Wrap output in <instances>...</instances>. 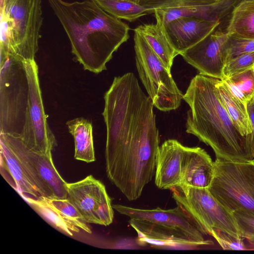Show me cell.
<instances>
[{"mask_svg": "<svg viewBox=\"0 0 254 254\" xmlns=\"http://www.w3.org/2000/svg\"><path fill=\"white\" fill-rule=\"evenodd\" d=\"M227 63L240 55L254 52V38H241L230 35L226 43Z\"/></svg>", "mask_w": 254, "mask_h": 254, "instance_id": "cell-26", "label": "cell"}, {"mask_svg": "<svg viewBox=\"0 0 254 254\" xmlns=\"http://www.w3.org/2000/svg\"><path fill=\"white\" fill-rule=\"evenodd\" d=\"M170 190L177 205L181 206L207 235H210L213 229H217L241 237L234 213L219 202L208 188L180 185Z\"/></svg>", "mask_w": 254, "mask_h": 254, "instance_id": "cell-9", "label": "cell"}, {"mask_svg": "<svg viewBox=\"0 0 254 254\" xmlns=\"http://www.w3.org/2000/svg\"><path fill=\"white\" fill-rule=\"evenodd\" d=\"M29 86L28 102L25 123L19 137L30 150L51 155L56 145L55 135L48 122L42 100L38 67L35 60L23 61Z\"/></svg>", "mask_w": 254, "mask_h": 254, "instance_id": "cell-10", "label": "cell"}, {"mask_svg": "<svg viewBox=\"0 0 254 254\" xmlns=\"http://www.w3.org/2000/svg\"><path fill=\"white\" fill-rule=\"evenodd\" d=\"M185 146L170 139L159 146L156 158L155 184L161 190L181 185V165Z\"/></svg>", "mask_w": 254, "mask_h": 254, "instance_id": "cell-17", "label": "cell"}, {"mask_svg": "<svg viewBox=\"0 0 254 254\" xmlns=\"http://www.w3.org/2000/svg\"></svg>", "mask_w": 254, "mask_h": 254, "instance_id": "cell-32", "label": "cell"}, {"mask_svg": "<svg viewBox=\"0 0 254 254\" xmlns=\"http://www.w3.org/2000/svg\"><path fill=\"white\" fill-rule=\"evenodd\" d=\"M24 146L26 154L44 185L47 196L67 198V183L62 178L55 166L52 154L37 153Z\"/></svg>", "mask_w": 254, "mask_h": 254, "instance_id": "cell-19", "label": "cell"}, {"mask_svg": "<svg viewBox=\"0 0 254 254\" xmlns=\"http://www.w3.org/2000/svg\"><path fill=\"white\" fill-rule=\"evenodd\" d=\"M230 34L217 28L181 55L200 74L222 80L227 63L226 46Z\"/></svg>", "mask_w": 254, "mask_h": 254, "instance_id": "cell-14", "label": "cell"}, {"mask_svg": "<svg viewBox=\"0 0 254 254\" xmlns=\"http://www.w3.org/2000/svg\"><path fill=\"white\" fill-rule=\"evenodd\" d=\"M213 171L214 162L205 150L199 147L185 146L181 165V185L208 188Z\"/></svg>", "mask_w": 254, "mask_h": 254, "instance_id": "cell-18", "label": "cell"}, {"mask_svg": "<svg viewBox=\"0 0 254 254\" xmlns=\"http://www.w3.org/2000/svg\"><path fill=\"white\" fill-rule=\"evenodd\" d=\"M112 206L129 218L128 222L137 233V242L140 245L195 249L213 244L205 239V231L179 205L169 209H140L119 204Z\"/></svg>", "mask_w": 254, "mask_h": 254, "instance_id": "cell-4", "label": "cell"}, {"mask_svg": "<svg viewBox=\"0 0 254 254\" xmlns=\"http://www.w3.org/2000/svg\"><path fill=\"white\" fill-rule=\"evenodd\" d=\"M67 198L86 223L105 226L114 219L111 200L105 186L90 175L74 183H66Z\"/></svg>", "mask_w": 254, "mask_h": 254, "instance_id": "cell-12", "label": "cell"}, {"mask_svg": "<svg viewBox=\"0 0 254 254\" xmlns=\"http://www.w3.org/2000/svg\"><path fill=\"white\" fill-rule=\"evenodd\" d=\"M134 31L135 63L140 79L154 106L166 112L177 109L183 96L171 71L151 49L144 39Z\"/></svg>", "mask_w": 254, "mask_h": 254, "instance_id": "cell-8", "label": "cell"}, {"mask_svg": "<svg viewBox=\"0 0 254 254\" xmlns=\"http://www.w3.org/2000/svg\"><path fill=\"white\" fill-rule=\"evenodd\" d=\"M42 0H1V18L9 36L8 54L35 60L43 17Z\"/></svg>", "mask_w": 254, "mask_h": 254, "instance_id": "cell-6", "label": "cell"}, {"mask_svg": "<svg viewBox=\"0 0 254 254\" xmlns=\"http://www.w3.org/2000/svg\"><path fill=\"white\" fill-rule=\"evenodd\" d=\"M220 24L219 21L188 16L174 19L162 28L175 51L181 55L213 32Z\"/></svg>", "mask_w": 254, "mask_h": 254, "instance_id": "cell-16", "label": "cell"}, {"mask_svg": "<svg viewBox=\"0 0 254 254\" xmlns=\"http://www.w3.org/2000/svg\"><path fill=\"white\" fill-rule=\"evenodd\" d=\"M226 32L238 37L254 38V0H241L235 5Z\"/></svg>", "mask_w": 254, "mask_h": 254, "instance_id": "cell-22", "label": "cell"}, {"mask_svg": "<svg viewBox=\"0 0 254 254\" xmlns=\"http://www.w3.org/2000/svg\"><path fill=\"white\" fill-rule=\"evenodd\" d=\"M218 79L199 73L191 80L183 96L190 107L186 131L210 146L217 159L251 160L249 135H243L230 117L219 97Z\"/></svg>", "mask_w": 254, "mask_h": 254, "instance_id": "cell-3", "label": "cell"}, {"mask_svg": "<svg viewBox=\"0 0 254 254\" xmlns=\"http://www.w3.org/2000/svg\"><path fill=\"white\" fill-rule=\"evenodd\" d=\"M247 111L249 116L251 127L252 133L249 135V142L250 150L252 157L254 158V99L249 101L247 104Z\"/></svg>", "mask_w": 254, "mask_h": 254, "instance_id": "cell-30", "label": "cell"}, {"mask_svg": "<svg viewBox=\"0 0 254 254\" xmlns=\"http://www.w3.org/2000/svg\"><path fill=\"white\" fill-rule=\"evenodd\" d=\"M233 213L241 237L249 243L247 250H254V215L242 211H236Z\"/></svg>", "mask_w": 254, "mask_h": 254, "instance_id": "cell-27", "label": "cell"}, {"mask_svg": "<svg viewBox=\"0 0 254 254\" xmlns=\"http://www.w3.org/2000/svg\"><path fill=\"white\" fill-rule=\"evenodd\" d=\"M254 64V52L238 56L226 63L224 69V78L244 70Z\"/></svg>", "mask_w": 254, "mask_h": 254, "instance_id": "cell-29", "label": "cell"}, {"mask_svg": "<svg viewBox=\"0 0 254 254\" xmlns=\"http://www.w3.org/2000/svg\"><path fill=\"white\" fill-rule=\"evenodd\" d=\"M222 80L231 93L244 104L247 105L254 99V65Z\"/></svg>", "mask_w": 254, "mask_h": 254, "instance_id": "cell-25", "label": "cell"}, {"mask_svg": "<svg viewBox=\"0 0 254 254\" xmlns=\"http://www.w3.org/2000/svg\"><path fill=\"white\" fill-rule=\"evenodd\" d=\"M104 98L107 176L134 200L155 174L159 139L154 105L130 72L115 77Z\"/></svg>", "mask_w": 254, "mask_h": 254, "instance_id": "cell-1", "label": "cell"}, {"mask_svg": "<svg viewBox=\"0 0 254 254\" xmlns=\"http://www.w3.org/2000/svg\"><path fill=\"white\" fill-rule=\"evenodd\" d=\"M130 0L133 1L137 2V3H139L140 1V0Z\"/></svg>", "mask_w": 254, "mask_h": 254, "instance_id": "cell-31", "label": "cell"}, {"mask_svg": "<svg viewBox=\"0 0 254 254\" xmlns=\"http://www.w3.org/2000/svg\"><path fill=\"white\" fill-rule=\"evenodd\" d=\"M217 87L220 98L235 125L243 135H250L252 130L247 105L231 93L222 80L218 79Z\"/></svg>", "mask_w": 254, "mask_h": 254, "instance_id": "cell-23", "label": "cell"}, {"mask_svg": "<svg viewBox=\"0 0 254 254\" xmlns=\"http://www.w3.org/2000/svg\"><path fill=\"white\" fill-rule=\"evenodd\" d=\"M66 124L74 139V158L86 163L95 161L92 125L91 122L80 117L69 120Z\"/></svg>", "mask_w": 254, "mask_h": 254, "instance_id": "cell-20", "label": "cell"}, {"mask_svg": "<svg viewBox=\"0 0 254 254\" xmlns=\"http://www.w3.org/2000/svg\"></svg>", "mask_w": 254, "mask_h": 254, "instance_id": "cell-33", "label": "cell"}, {"mask_svg": "<svg viewBox=\"0 0 254 254\" xmlns=\"http://www.w3.org/2000/svg\"><path fill=\"white\" fill-rule=\"evenodd\" d=\"M134 31L144 39L167 69L171 71L174 59L178 54L168 41L162 27L156 23L144 24L138 26Z\"/></svg>", "mask_w": 254, "mask_h": 254, "instance_id": "cell-21", "label": "cell"}, {"mask_svg": "<svg viewBox=\"0 0 254 254\" xmlns=\"http://www.w3.org/2000/svg\"><path fill=\"white\" fill-rule=\"evenodd\" d=\"M26 201L55 227L72 236L82 230L91 234V230L83 217L67 198L40 196Z\"/></svg>", "mask_w": 254, "mask_h": 254, "instance_id": "cell-15", "label": "cell"}, {"mask_svg": "<svg viewBox=\"0 0 254 254\" xmlns=\"http://www.w3.org/2000/svg\"><path fill=\"white\" fill-rule=\"evenodd\" d=\"M105 11L113 16L128 21L154 13L152 10L130 0H94Z\"/></svg>", "mask_w": 254, "mask_h": 254, "instance_id": "cell-24", "label": "cell"}, {"mask_svg": "<svg viewBox=\"0 0 254 254\" xmlns=\"http://www.w3.org/2000/svg\"><path fill=\"white\" fill-rule=\"evenodd\" d=\"M210 236L213 237L225 250H247L244 238L236 237L217 229H213Z\"/></svg>", "mask_w": 254, "mask_h": 254, "instance_id": "cell-28", "label": "cell"}, {"mask_svg": "<svg viewBox=\"0 0 254 254\" xmlns=\"http://www.w3.org/2000/svg\"><path fill=\"white\" fill-rule=\"evenodd\" d=\"M211 194L232 212L254 215V160L246 161L216 159L208 187Z\"/></svg>", "mask_w": 254, "mask_h": 254, "instance_id": "cell-7", "label": "cell"}, {"mask_svg": "<svg viewBox=\"0 0 254 254\" xmlns=\"http://www.w3.org/2000/svg\"><path fill=\"white\" fill-rule=\"evenodd\" d=\"M70 41L71 52L85 70L99 73L129 38V26L94 0H48Z\"/></svg>", "mask_w": 254, "mask_h": 254, "instance_id": "cell-2", "label": "cell"}, {"mask_svg": "<svg viewBox=\"0 0 254 254\" xmlns=\"http://www.w3.org/2000/svg\"><path fill=\"white\" fill-rule=\"evenodd\" d=\"M29 86L23 61L0 55V133L19 137L28 102Z\"/></svg>", "mask_w": 254, "mask_h": 254, "instance_id": "cell-5", "label": "cell"}, {"mask_svg": "<svg viewBox=\"0 0 254 254\" xmlns=\"http://www.w3.org/2000/svg\"><path fill=\"white\" fill-rule=\"evenodd\" d=\"M241 0H140V3L152 10L156 23L163 27L182 16H194L219 21L230 14Z\"/></svg>", "mask_w": 254, "mask_h": 254, "instance_id": "cell-13", "label": "cell"}, {"mask_svg": "<svg viewBox=\"0 0 254 254\" xmlns=\"http://www.w3.org/2000/svg\"><path fill=\"white\" fill-rule=\"evenodd\" d=\"M0 168L3 178L26 200L47 196L46 189L27 156L20 138L0 133Z\"/></svg>", "mask_w": 254, "mask_h": 254, "instance_id": "cell-11", "label": "cell"}]
</instances>
